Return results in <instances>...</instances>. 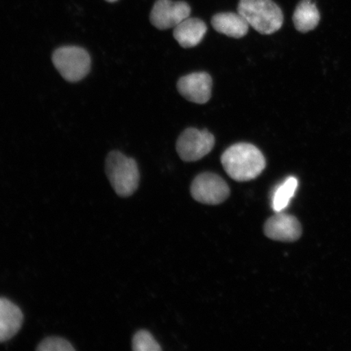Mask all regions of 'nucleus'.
Listing matches in <instances>:
<instances>
[{
    "label": "nucleus",
    "instance_id": "obj_13",
    "mask_svg": "<svg viewBox=\"0 0 351 351\" xmlns=\"http://www.w3.org/2000/svg\"><path fill=\"white\" fill-rule=\"evenodd\" d=\"M320 19L315 0H302L293 15V21L298 32L307 33L317 28Z\"/></svg>",
    "mask_w": 351,
    "mask_h": 351
},
{
    "label": "nucleus",
    "instance_id": "obj_9",
    "mask_svg": "<svg viewBox=\"0 0 351 351\" xmlns=\"http://www.w3.org/2000/svg\"><path fill=\"white\" fill-rule=\"evenodd\" d=\"M267 238L280 241H295L302 235V226L295 217L282 213H276L270 217L263 227Z\"/></svg>",
    "mask_w": 351,
    "mask_h": 351
},
{
    "label": "nucleus",
    "instance_id": "obj_12",
    "mask_svg": "<svg viewBox=\"0 0 351 351\" xmlns=\"http://www.w3.org/2000/svg\"><path fill=\"white\" fill-rule=\"evenodd\" d=\"M213 28L228 37L241 38L247 35L249 24L239 13L221 12L212 19Z\"/></svg>",
    "mask_w": 351,
    "mask_h": 351
},
{
    "label": "nucleus",
    "instance_id": "obj_1",
    "mask_svg": "<svg viewBox=\"0 0 351 351\" xmlns=\"http://www.w3.org/2000/svg\"><path fill=\"white\" fill-rule=\"evenodd\" d=\"M221 160L226 173L237 182L252 181L266 168L263 153L250 143L232 145L223 153Z\"/></svg>",
    "mask_w": 351,
    "mask_h": 351
},
{
    "label": "nucleus",
    "instance_id": "obj_5",
    "mask_svg": "<svg viewBox=\"0 0 351 351\" xmlns=\"http://www.w3.org/2000/svg\"><path fill=\"white\" fill-rule=\"evenodd\" d=\"M215 146V137L208 130L186 129L178 139L177 152L183 161H197L208 155Z\"/></svg>",
    "mask_w": 351,
    "mask_h": 351
},
{
    "label": "nucleus",
    "instance_id": "obj_4",
    "mask_svg": "<svg viewBox=\"0 0 351 351\" xmlns=\"http://www.w3.org/2000/svg\"><path fill=\"white\" fill-rule=\"evenodd\" d=\"M52 62L64 80L77 82L90 73L91 59L84 48L65 46L57 48L52 55Z\"/></svg>",
    "mask_w": 351,
    "mask_h": 351
},
{
    "label": "nucleus",
    "instance_id": "obj_8",
    "mask_svg": "<svg viewBox=\"0 0 351 351\" xmlns=\"http://www.w3.org/2000/svg\"><path fill=\"white\" fill-rule=\"evenodd\" d=\"M213 79L208 73L188 74L179 79L178 90L184 98L197 104L208 103L212 96Z\"/></svg>",
    "mask_w": 351,
    "mask_h": 351
},
{
    "label": "nucleus",
    "instance_id": "obj_6",
    "mask_svg": "<svg viewBox=\"0 0 351 351\" xmlns=\"http://www.w3.org/2000/svg\"><path fill=\"white\" fill-rule=\"evenodd\" d=\"M191 192L196 201L208 205L221 204L230 194L225 180L213 173L197 175L191 184Z\"/></svg>",
    "mask_w": 351,
    "mask_h": 351
},
{
    "label": "nucleus",
    "instance_id": "obj_3",
    "mask_svg": "<svg viewBox=\"0 0 351 351\" xmlns=\"http://www.w3.org/2000/svg\"><path fill=\"white\" fill-rule=\"evenodd\" d=\"M105 169L110 183L117 195L130 197L137 191L140 173L137 162L120 152L108 154Z\"/></svg>",
    "mask_w": 351,
    "mask_h": 351
},
{
    "label": "nucleus",
    "instance_id": "obj_15",
    "mask_svg": "<svg viewBox=\"0 0 351 351\" xmlns=\"http://www.w3.org/2000/svg\"><path fill=\"white\" fill-rule=\"evenodd\" d=\"M135 351H160L162 348L150 332L140 330L135 333L132 341Z\"/></svg>",
    "mask_w": 351,
    "mask_h": 351
},
{
    "label": "nucleus",
    "instance_id": "obj_10",
    "mask_svg": "<svg viewBox=\"0 0 351 351\" xmlns=\"http://www.w3.org/2000/svg\"><path fill=\"white\" fill-rule=\"evenodd\" d=\"M24 315L15 304L5 298H0V342L10 340L23 324Z\"/></svg>",
    "mask_w": 351,
    "mask_h": 351
},
{
    "label": "nucleus",
    "instance_id": "obj_2",
    "mask_svg": "<svg viewBox=\"0 0 351 351\" xmlns=\"http://www.w3.org/2000/svg\"><path fill=\"white\" fill-rule=\"evenodd\" d=\"M238 12L261 34H274L283 25L282 11L273 0H240Z\"/></svg>",
    "mask_w": 351,
    "mask_h": 351
},
{
    "label": "nucleus",
    "instance_id": "obj_17",
    "mask_svg": "<svg viewBox=\"0 0 351 351\" xmlns=\"http://www.w3.org/2000/svg\"><path fill=\"white\" fill-rule=\"evenodd\" d=\"M106 1L109 3H114L118 1V0H106Z\"/></svg>",
    "mask_w": 351,
    "mask_h": 351
},
{
    "label": "nucleus",
    "instance_id": "obj_11",
    "mask_svg": "<svg viewBox=\"0 0 351 351\" xmlns=\"http://www.w3.org/2000/svg\"><path fill=\"white\" fill-rule=\"evenodd\" d=\"M207 30L204 21L188 17L174 27L173 37L182 47L192 48L203 40Z\"/></svg>",
    "mask_w": 351,
    "mask_h": 351
},
{
    "label": "nucleus",
    "instance_id": "obj_16",
    "mask_svg": "<svg viewBox=\"0 0 351 351\" xmlns=\"http://www.w3.org/2000/svg\"><path fill=\"white\" fill-rule=\"evenodd\" d=\"M39 351H74L76 350L70 342L61 337H50L43 340L38 344Z\"/></svg>",
    "mask_w": 351,
    "mask_h": 351
},
{
    "label": "nucleus",
    "instance_id": "obj_7",
    "mask_svg": "<svg viewBox=\"0 0 351 351\" xmlns=\"http://www.w3.org/2000/svg\"><path fill=\"white\" fill-rule=\"evenodd\" d=\"M191 12V8L186 2L157 0L152 8L150 21L156 28L168 29L190 17Z\"/></svg>",
    "mask_w": 351,
    "mask_h": 351
},
{
    "label": "nucleus",
    "instance_id": "obj_14",
    "mask_svg": "<svg viewBox=\"0 0 351 351\" xmlns=\"http://www.w3.org/2000/svg\"><path fill=\"white\" fill-rule=\"evenodd\" d=\"M298 182L296 178L289 177L282 184L276 188L271 197V208L276 213H282L288 207L293 195H295Z\"/></svg>",
    "mask_w": 351,
    "mask_h": 351
}]
</instances>
